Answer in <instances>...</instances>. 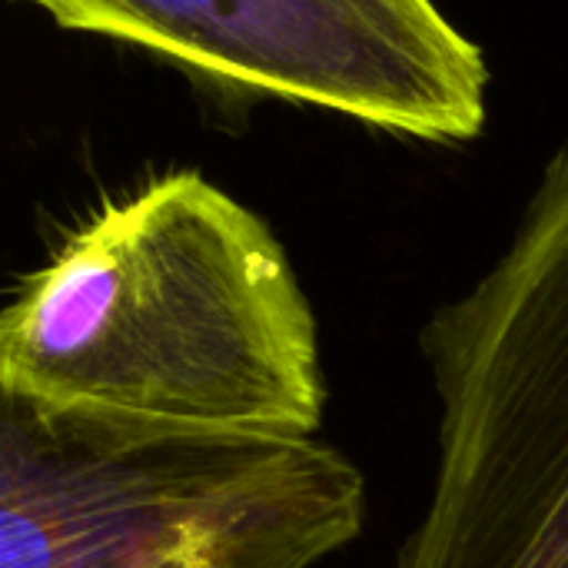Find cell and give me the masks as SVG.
I'll use <instances>...</instances> for the list:
<instances>
[{
    "label": "cell",
    "mask_w": 568,
    "mask_h": 568,
    "mask_svg": "<svg viewBox=\"0 0 568 568\" xmlns=\"http://www.w3.org/2000/svg\"><path fill=\"white\" fill-rule=\"evenodd\" d=\"M419 346L439 453L396 568H568V140L509 246Z\"/></svg>",
    "instance_id": "3"
},
{
    "label": "cell",
    "mask_w": 568,
    "mask_h": 568,
    "mask_svg": "<svg viewBox=\"0 0 568 568\" xmlns=\"http://www.w3.org/2000/svg\"><path fill=\"white\" fill-rule=\"evenodd\" d=\"M0 399L136 443L316 439L320 323L270 223L176 170L97 206L17 283Z\"/></svg>",
    "instance_id": "1"
},
{
    "label": "cell",
    "mask_w": 568,
    "mask_h": 568,
    "mask_svg": "<svg viewBox=\"0 0 568 568\" xmlns=\"http://www.w3.org/2000/svg\"><path fill=\"white\" fill-rule=\"evenodd\" d=\"M363 526L320 436L136 443L0 399V568H313Z\"/></svg>",
    "instance_id": "2"
},
{
    "label": "cell",
    "mask_w": 568,
    "mask_h": 568,
    "mask_svg": "<svg viewBox=\"0 0 568 568\" xmlns=\"http://www.w3.org/2000/svg\"><path fill=\"white\" fill-rule=\"evenodd\" d=\"M213 83L426 143L486 126L489 67L433 0H27Z\"/></svg>",
    "instance_id": "4"
}]
</instances>
